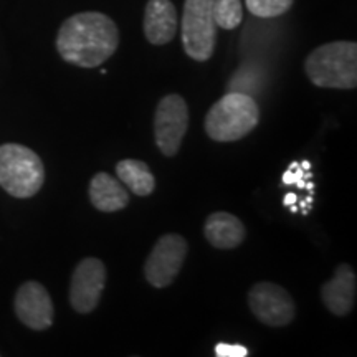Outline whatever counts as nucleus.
<instances>
[{"label": "nucleus", "instance_id": "nucleus-4", "mask_svg": "<svg viewBox=\"0 0 357 357\" xmlns=\"http://www.w3.org/2000/svg\"><path fill=\"white\" fill-rule=\"evenodd\" d=\"M42 159L30 147L8 142L0 146V187L17 199L33 197L43 187Z\"/></svg>", "mask_w": 357, "mask_h": 357}, {"label": "nucleus", "instance_id": "nucleus-5", "mask_svg": "<svg viewBox=\"0 0 357 357\" xmlns=\"http://www.w3.org/2000/svg\"><path fill=\"white\" fill-rule=\"evenodd\" d=\"M213 0H185L182 12V45L187 56L195 61L211 60L215 50L217 24L213 20Z\"/></svg>", "mask_w": 357, "mask_h": 357}, {"label": "nucleus", "instance_id": "nucleus-7", "mask_svg": "<svg viewBox=\"0 0 357 357\" xmlns=\"http://www.w3.org/2000/svg\"><path fill=\"white\" fill-rule=\"evenodd\" d=\"M189 243L184 236L177 234H166L155 242L144 265V276L147 283L154 288H167L177 278L184 265Z\"/></svg>", "mask_w": 357, "mask_h": 357}, {"label": "nucleus", "instance_id": "nucleus-20", "mask_svg": "<svg viewBox=\"0 0 357 357\" xmlns=\"http://www.w3.org/2000/svg\"><path fill=\"white\" fill-rule=\"evenodd\" d=\"M283 202H284V205H288V207H291V205L296 204V195H294V194H288L287 197H284Z\"/></svg>", "mask_w": 357, "mask_h": 357}, {"label": "nucleus", "instance_id": "nucleus-15", "mask_svg": "<svg viewBox=\"0 0 357 357\" xmlns=\"http://www.w3.org/2000/svg\"><path fill=\"white\" fill-rule=\"evenodd\" d=\"M116 174L132 194L146 197L151 195L155 189V177L151 172L149 166L137 159H123L116 164Z\"/></svg>", "mask_w": 357, "mask_h": 357}, {"label": "nucleus", "instance_id": "nucleus-17", "mask_svg": "<svg viewBox=\"0 0 357 357\" xmlns=\"http://www.w3.org/2000/svg\"><path fill=\"white\" fill-rule=\"evenodd\" d=\"M294 0H245L250 13L260 19H275L291 8Z\"/></svg>", "mask_w": 357, "mask_h": 357}, {"label": "nucleus", "instance_id": "nucleus-8", "mask_svg": "<svg viewBox=\"0 0 357 357\" xmlns=\"http://www.w3.org/2000/svg\"><path fill=\"white\" fill-rule=\"evenodd\" d=\"M248 306L260 323L273 328L291 324L296 316L291 294L271 281H260L250 288Z\"/></svg>", "mask_w": 357, "mask_h": 357}, {"label": "nucleus", "instance_id": "nucleus-16", "mask_svg": "<svg viewBox=\"0 0 357 357\" xmlns=\"http://www.w3.org/2000/svg\"><path fill=\"white\" fill-rule=\"evenodd\" d=\"M213 20L223 30H234L242 24V0H213Z\"/></svg>", "mask_w": 357, "mask_h": 357}, {"label": "nucleus", "instance_id": "nucleus-13", "mask_svg": "<svg viewBox=\"0 0 357 357\" xmlns=\"http://www.w3.org/2000/svg\"><path fill=\"white\" fill-rule=\"evenodd\" d=\"M204 235L213 248L234 250L243 243L247 230L238 217L229 212H215L205 220Z\"/></svg>", "mask_w": 357, "mask_h": 357}, {"label": "nucleus", "instance_id": "nucleus-3", "mask_svg": "<svg viewBox=\"0 0 357 357\" xmlns=\"http://www.w3.org/2000/svg\"><path fill=\"white\" fill-rule=\"evenodd\" d=\"M260 123V108L253 96L230 91L205 116V132L217 142H235L248 136Z\"/></svg>", "mask_w": 357, "mask_h": 357}, {"label": "nucleus", "instance_id": "nucleus-18", "mask_svg": "<svg viewBox=\"0 0 357 357\" xmlns=\"http://www.w3.org/2000/svg\"><path fill=\"white\" fill-rule=\"evenodd\" d=\"M215 356L218 357H247L248 349L243 346L238 344H225V342H220V344L215 346Z\"/></svg>", "mask_w": 357, "mask_h": 357}, {"label": "nucleus", "instance_id": "nucleus-6", "mask_svg": "<svg viewBox=\"0 0 357 357\" xmlns=\"http://www.w3.org/2000/svg\"><path fill=\"white\" fill-rule=\"evenodd\" d=\"M189 129V106L178 95L164 96L154 114V137L159 151L166 158H174L181 149Z\"/></svg>", "mask_w": 357, "mask_h": 357}, {"label": "nucleus", "instance_id": "nucleus-10", "mask_svg": "<svg viewBox=\"0 0 357 357\" xmlns=\"http://www.w3.org/2000/svg\"><path fill=\"white\" fill-rule=\"evenodd\" d=\"M13 307L17 318L33 331H45L53 324L55 318L53 301L47 288L37 281H26L17 289Z\"/></svg>", "mask_w": 357, "mask_h": 357}, {"label": "nucleus", "instance_id": "nucleus-14", "mask_svg": "<svg viewBox=\"0 0 357 357\" xmlns=\"http://www.w3.org/2000/svg\"><path fill=\"white\" fill-rule=\"evenodd\" d=\"M89 200L93 207L100 212L113 213L126 208L129 204V192L119 178L108 172H98L89 182Z\"/></svg>", "mask_w": 357, "mask_h": 357}, {"label": "nucleus", "instance_id": "nucleus-21", "mask_svg": "<svg viewBox=\"0 0 357 357\" xmlns=\"http://www.w3.org/2000/svg\"><path fill=\"white\" fill-rule=\"evenodd\" d=\"M310 169V162H303V171H307Z\"/></svg>", "mask_w": 357, "mask_h": 357}, {"label": "nucleus", "instance_id": "nucleus-11", "mask_svg": "<svg viewBox=\"0 0 357 357\" xmlns=\"http://www.w3.org/2000/svg\"><path fill=\"white\" fill-rule=\"evenodd\" d=\"M357 278L354 270L347 263H341L334 271L333 278L321 288V300L324 306L337 318L347 316L356 303Z\"/></svg>", "mask_w": 357, "mask_h": 357}, {"label": "nucleus", "instance_id": "nucleus-12", "mask_svg": "<svg viewBox=\"0 0 357 357\" xmlns=\"http://www.w3.org/2000/svg\"><path fill=\"white\" fill-rule=\"evenodd\" d=\"M177 33V10L171 0H149L144 10V35L155 47L172 42Z\"/></svg>", "mask_w": 357, "mask_h": 357}, {"label": "nucleus", "instance_id": "nucleus-9", "mask_svg": "<svg viewBox=\"0 0 357 357\" xmlns=\"http://www.w3.org/2000/svg\"><path fill=\"white\" fill-rule=\"evenodd\" d=\"M106 266L100 258H83L75 268L70 283V305L79 314H89L100 305L106 284Z\"/></svg>", "mask_w": 357, "mask_h": 357}, {"label": "nucleus", "instance_id": "nucleus-19", "mask_svg": "<svg viewBox=\"0 0 357 357\" xmlns=\"http://www.w3.org/2000/svg\"><path fill=\"white\" fill-rule=\"evenodd\" d=\"M294 181H296V176H294V169L291 166V167H289L288 172H284L283 182H284V184H294Z\"/></svg>", "mask_w": 357, "mask_h": 357}, {"label": "nucleus", "instance_id": "nucleus-1", "mask_svg": "<svg viewBox=\"0 0 357 357\" xmlns=\"http://www.w3.org/2000/svg\"><path fill=\"white\" fill-rule=\"evenodd\" d=\"M118 26L101 12L75 13L63 22L56 35V50L66 63L96 68L118 50Z\"/></svg>", "mask_w": 357, "mask_h": 357}, {"label": "nucleus", "instance_id": "nucleus-2", "mask_svg": "<svg viewBox=\"0 0 357 357\" xmlns=\"http://www.w3.org/2000/svg\"><path fill=\"white\" fill-rule=\"evenodd\" d=\"M305 71L314 86L354 89L357 86V43L321 45L307 55Z\"/></svg>", "mask_w": 357, "mask_h": 357}]
</instances>
